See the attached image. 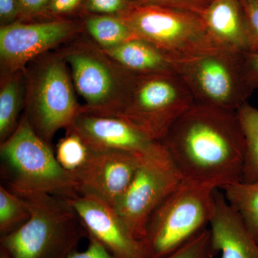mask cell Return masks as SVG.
Returning <instances> with one entry per match:
<instances>
[{"label": "cell", "instance_id": "obj_1", "mask_svg": "<svg viewBox=\"0 0 258 258\" xmlns=\"http://www.w3.org/2000/svg\"><path fill=\"white\" fill-rule=\"evenodd\" d=\"M161 144L184 182L216 190L242 181L244 138L237 111L195 102Z\"/></svg>", "mask_w": 258, "mask_h": 258}, {"label": "cell", "instance_id": "obj_2", "mask_svg": "<svg viewBox=\"0 0 258 258\" xmlns=\"http://www.w3.org/2000/svg\"><path fill=\"white\" fill-rule=\"evenodd\" d=\"M30 217L3 235L2 248L10 258H67L79 242L82 222L64 199L46 193L18 195Z\"/></svg>", "mask_w": 258, "mask_h": 258}, {"label": "cell", "instance_id": "obj_3", "mask_svg": "<svg viewBox=\"0 0 258 258\" xmlns=\"http://www.w3.org/2000/svg\"><path fill=\"white\" fill-rule=\"evenodd\" d=\"M2 161L17 195L46 193L62 199L80 195L74 172L59 164L47 142L36 133L26 113L15 132L0 146Z\"/></svg>", "mask_w": 258, "mask_h": 258}, {"label": "cell", "instance_id": "obj_4", "mask_svg": "<svg viewBox=\"0 0 258 258\" xmlns=\"http://www.w3.org/2000/svg\"><path fill=\"white\" fill-rule=\"evenodd\" d=\"M196 103L237 111L258 88L246 52L221 49L174 62Z\"/></svg>", "mask_w": 258, "mask_h": 258}, {"label": "cell", "instance_id": "obj_5", "mask_svg": "<svg viewBox=\"0 0 258 258\" xmlns=\"http://www.w3.org/2000/svg\"><path fill=\"white\" fill-rule=\"evenodd\" d=\"M25 69V112L36 133L47 143L67 129L82 111L69 66L58 52L32 61Z\"/></svg>", "mask_w": 258, "mask_h": 258}, {"label": "cell", "instance_id": "obj_6", "mask_svg": "<svg viewBox=\"0 0 258 258\" xmlns=\"http://www.w3.org/2000/svg\"><path fill=\"white\" fill-rule=\"evenodd\" d=\"M195 103L176 71L137 75L121 106L111 116L127 120L161 143L176 120Z\"/></svg>", "mask_w": 258, "mask_h": 258}, {"label": "cell", "instance_id": "obj_7", "mask_svg": "<svg viewBox=\"0 0 258 258\" xmlns=\"http://www.w3.org/2000/svg\"><path fill=\"white\" fill-rule=\"evenodd\" d=\"M119 18L139 38L150 42L173 62L225 49L211 36L200 15L142 4Z\"/></svg>", "mask_w": 258, "mask_h": 258}, {"label": "cell", "instance_id": "obj_8", "mask_svg": "<svg viewBox=\"0 0 258 258\" xmlns=\"http://www.w3.org/2000/svg\"><path fill=\"white\" fill-rule=\"evenodd\" d=\"M69 66L82 111L111 115L121 106L137 75L123 69L91 40L78 39L58 51Z\"/></svg>", "mask_w": 258, "mask_h": 258}, {"label": "cell", "instance_id": "obj_9", "mask_svg": "<svg viewBox=\"0 0 258 258\" xmlns=\"http://www.w3.org/2000/svg\"><path fill=\"white\" fill-rule=\"evenodd\" d=\"M215 190L182 181L148 222L142 242L148 258H164L210 225Z\"/></svg>", "mask_w": 258, "mask_h": 258}, {"label": "cell", "instance_id": "obj_10", "mask_svg": "<svg viewBox=\"0 0 258 258\" xmlns=\"http://www.w3.org/2000/svg\"><path fill=\"white\" fill-rule=\"evenodd\" d=\"M182 181L170 158L142 159L132 183L114 208L137 240L143 242L149 219Z\"/></svg>", "mask_w": 258, "mask_h": 258}, {"label": "cell", "instance_id": "obj_11", "mask_svg": "<svg viewBox=\"0 0 258 258\" xmlns=\"http://www.w3.org/2000/svg\"><path fill=\"white\" fill-rule=\"evenodd\" d=\"M83 30V23L69 19L36 23L17 21L1 26V76L26 69L32 61L49 50L74 40Z\"/></svg>", "mask_w": 258, "mask_h": 258}, {"label": "cell", "instance_id": "obj_12", "mask_svg": "<svg viewBox=\"0 0 258 258\" xmlns=\"http://www.w3.org/2000/svg\"><path fill=\"white\" fill-rule=\"evenodd\" d=\"M78 134L93 151H122L144 157L169 158L165 147L123 118L81 111L66 129Z\"/></svg>", "mask_w": 258, "mask_h": 258}, {"label": "cell", "instance_id": "obj_13", "mask_svg": "<svg viewBox=\"0 0 258 258\" xmlns=\"http://www.w3.org/2000/svg\"><path fill=\"white\" fill-rule=\"evenodd\" d=\"M144 157L122 151L91 150L84 165L74 171L80 195H95L115 208L132 183Z\"/></svg>", "mask_w": 258, "mask_h": 258}, {"label": "cell", "instance_id": "obj_14", "mask_svg": "<svg viewBox=\"0 0 258 258\" xmlns=\"http://www.w3.org/2000/svg\"><path fill=\"white\" fill-rule=\"evenodd\" d=\"M77 213L85 230L118 258H148L114 208L90 194L64 199Z\"/></svg>", "mask_w": 258, "mask_h": 258}, {"label": "cell", "instance_id": "obj_15", "mask_svg": "<svg viewBox=\"0 0 258 258\" xmlns=\"http://www.w3.org/2000/svg\"><path fill=\"white\" fill-rule=\"evenodd\" d=\"M214 198L209 229L214 254L221 252V258H258V242L240 213L220 190H215Z\"/></svg>", "mask_w": 258, "mask_h": 258}, {"label": "cell", "instance_id": "obj_16", "mask_svg": "<svg viewBox=\"0 0 258 258\" xmlns=\"http://www.w3.org/2000/svg\"><path fill=\"white\" fill-rule=\"evenodd\" d=\"M201 17L220 46L239 52L250 51L248 23L240 0H212Z\"/></svg>", "mask_w": 258, "mask_h": 258}, {"label": "cell", "instance_id": "obj_17", "mask_svg": "<svg viewBox=\"0 0 258 258\" xmlns=\"http://www.w3.org/2000/svg\"><path fill=\"white\" fill-rule=\"evenodd\" d=\"M102 50L123 69L136 75L176 71L174 62L166 54L141 38L133 39L118 46Z\"/></svg>", "mask_w": 258, "mask_h": 258}, {"label": "cell", "instance_id": "obj_18", "mask_svg": "<svg viewBox=\"0 0 258 258\" xmlns=\"http://www.w3.org/2000/svg\"><path fill=\"white\" fill-rule=\"evenodd\" d=\"M25 69L1 76L0 86V140L5 142L18 126L20 111L25 106Z\"/></svg>", "mask_w": 258, "mask_h": 258}, {"label": "cell", "instance_id": "obj_19", "mask_svg": "<svg viewBox=\"0 0 258 258\" xmlns=\"http://www.w3.org/2000/svg\"><path fill=\"white\" fill-rule=\"evenodd\" d=\"M83 25L91 40L102 50L112 48L139 38L119 17L88 15Z\"/></svg>", "mask_w": 258, "mask_h": 258}, {"label": "cell", "instance_id": "obj_20", "mask_svg": "<svg viewBox=\"0 0 258 258\" xmlns=\"http://www.w3.org/2000/svg\"><path fill=\"white\" fill-rule=\"evenodd\" d=\"M244 138L242 181H258V108L245 103L237 111Z\"/></svg>", "mask_w": 258, "mask_h": 258}, {"label": "cell", "instance_id": "obj_21", "mask_svg": "<svg viewBox=\"0 0 258 258\" xmlns=\"http://www.w3.org/2000/svg\"><path fill=\"white\" fill-rule=\"evenodd\" d=\"M222 190L227 201L240 213L258 242V181H240L229 185Z\"/></svg>", "mask_w": 258, "mask_h": 258}, {"label": "cell", "instance_id": "obj_22", "mask_svg": "<svg viewBox=\"0 0 258 258\" xmlns=\"http://www.w3.org/2000/svg\"><path fill=\"white\" fill-rule=\"evenodd\" d=\"M28 205L23 198L0 186V232L3 235L13 232L28 220Z\"/></svg>", "mask_w": 258, "mask_h": 258}, {"label": "cell", "instance_id": "obj_23", "mask_svg": "<svg viewBox=\"0 0 258 258\" xmlns=\"http://www.w3.org/2000/svg\"><path fill=\"white\" fill-rule=\"evenodd\" d=\"M90 152L89 148L80 136L67 132L57 144L55 157L64 169L74 172L84 165Z\"/></svg>", "mask_w": 258, "mask_h": 258}, {"label": "cell", "instance_id": "obj_24", "mask_svg": "<svg viewBox=\"0 0 258 258\" xmlns=\"http://www.w3.org/2000/svg\"><path fill=\"white\" fill-rule=\"evenodd\" d=\"M142 4L143 0H85L82 12L88 15L120 17Z\"/></svg>", "mask_w": 258, "mask_h": 258}, {"label": "cell", "instance_id": "obj_25", "mask_svg": "<svg viewBox=\"0 0 258 258\" xmlns=\"http://www.w3.org/2000/svg\"><path fill=\"white\" fill-rule=\"evenodd\" d=\"M215 256L212 249L210 230L207 228L164 258H214Z\"/></svg>", "mask_w": 258, "mask_h": 258}, {"label": "cell", "instance_id": "obj_26", "mask_svg": "<svg viewBox=\"0 0 258 258\" xmlns=\"http://www.w3.org/2000/svg\"><path fill=\"white\" fill-rule=\"evenodd\" d=\"M85 0H50L42 18L48 20L66 19V16L82 10Z\"/></svg>", "mask_w": 258, "mask_h": 258}, {"label": "cell", "instance_id": "obj_27", "mask_svg": "<svg viewBox=\"0 0 258 258\" xmlns=\"http://www.w3.org/2000/svg\"><path fill=\"white\" fill-rule=\"evenodd\" d=\"M212 0H143L144 4L160 5L184 11L191 12L201 16Z\"/></svg>", "mask_w": 258, "mask_h": 258}, {"label": "cell", "instance_id": "obj_28", "mask_svg": "<svg viewBox=\"0 0 258 258\" xmlns=\"http://www.w3.org/2000/svg\"><path fill=\"white\" fill-rule=\"evenodd\" d=\"M243 6L249 31L250 51H258V0H240Z\"/></svg>", "mask_w": 258, "mask_h": 258}, {"label": "cell", "instance_id": "obj_29", "mask_svg": "<svg viewBox=\"0 0 258 258\" xmlns=\"http://www.w3.org/2000/svg\"><path fill=\"white\" fill-rule=\"evenodd\" d=\"M89 244L82 252H73L67 258H118L100 241L88 234Z\"/></svg>", "mask_w": 258, "mask_h": 258}, {"label": "cell", "instance_id": "obj_30", "mask_svg": "<svg viewBox=\"0 0 258 258\" xmlns=\"http://www.w3.org/2000/svg\"><path fill=\"white\" fill-rule=\"evenodd\" d=\"M20 16L19 21L42 18L50 0H18Z\"/></svg>", "mask_w": 258, "mask_h": 258}, {"label": "cell", "instance_id": "obj_31", "mask_svg": "<svg viewBox=\"0 0 258 258\" xmlns=\"http://www.w3.org/2000/svg\"><path fill=\"white\" fill-rule=\"evenodd\" d=\"M20 12L18 0H0L1 26L20 20Z\"/></svg>", "mask_w": 258, "mask_h": 258}, {"label": "cell", "instance_id": "obj_32", "mask_svg": "<svg viewBox=\"0 0 258 258\" xmlns=\"http://www.w3.org/2000/svg\"><path fill=\"white\" fill-rule=\"evenodd\" d=\"M246 57L251 71L258 79V51L246 52Z\"/></svg>", "mask_w": 258, "mask_h": 258}, {"label": "cell", "instance_id": "obj_33", "mask_svg": "<svg viewBox=\"0 0 258 258\" xmlns=\"http://www.w3.org/2000/svg\"><path fill=\"white\" fill-rule=\"evenodd\" d=\"M0 258H10V257L8 256V254H7L3 249H2L1 256H0Z\"/></svg>", "mask_w": 258, "mask_h": 258}]
</instances>
